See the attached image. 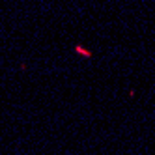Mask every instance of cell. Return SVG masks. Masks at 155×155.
Segmentation results:
<instances>
[{"mask_svg": "<svg viewBox=\"0 0 155 155\" xmlns=\"http://www.w3.org/2000/svg\"><path fill=\"white\" fill-rule=\"evenodd\" d=\"M75 52H77V54H81V56L92 58V51H88V49H84V47H81V45H77V47H75Z\"/></svg>", "mask_w": 155, "mask_h": 155, "instance_id": "cell-1", "label": "cell"}]
</instances>
